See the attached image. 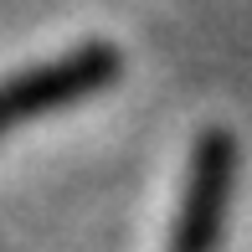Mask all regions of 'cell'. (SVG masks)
Segmentation results:
<instances>
[{
    "instance_id": "1",
    "label": "cell",
    "mask_w": 252,
    "mask_h": 252,
    "mask_svg": "<svg viewBox=\"0 0 252 252\" xmlns=\"http://www.w3.org/2000/svg\"><path fill=\"white\" fill-rule=\"evenodd\" d=\"M124 72V57L108 41H83V47L52 57V62H36L26 72L5 77L0 83V139L10 129H21L26 119H41V113H57L67 103H83L113 88Z\"/></svg>"
},
{
    "instance_id": "2",
    "label": "cell",
    "mask_w": 252,
    "mask_h": 252,
    "mask_svg": "<svg viewBox=\"0 0 252 252\" xmlns=\"http://www.w3.org/2000/svg\"><path fill=\"white\" fill-rule=\"evenodd\" d=\"M237 165H242V150L226 129H206L190 144L186 186H180L175 226H170V252H216L226 201H232V186H237Z\"/></svg>"
}]
</instances>
